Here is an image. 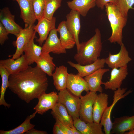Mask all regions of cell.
Listing matches in <instances>:
<instances>
[{"instance_id":"cell-22","label":"cell","mask_w":134,"mask_h":134,"mask_svg":"<svg viewBox=\"0 0 134 134\" xmlns=\"http://www.w3.org/2000/svg\"><path fill=\"white\" fill-rule=\"evenodd\" d=\"M134 125V115L124 116L114 119L112 123L111 133L124 134L133 129Z\"/></svg>"},{"instance_id":"cell-34","label":"cell","mask_w":134,"mask_h":134,"mask_svg":"<svg viewBox=\"0 0 134 134\" xmlns=\"http://www.w3.org/2000/svg\"><path fill=\"white\" fill-rule=\"evenodd\" d=\"M8 34L5 27L0 22V43L1 45H2L5 41L8 39Z\"/></svg>"},{"instance_id":"cell-31","label":"cell","mask_w":134,"mask_h":134,"mask_svg":"<svg viewBox=\"0 0 134 134\" xmlns=\"http://www.w3.org/2000/svg\"><path fill=\"white\" fill-rule=\"evenodd\" d=\"M62 0H45L43 17L51 20L56 11L61 6Z\"/></svg>"},{"instance_id":"cell-1","label":"cell","mask_w":134,"mask_h":134,"mask_svg":"<svg viewBox=\"0 0 134 134\" xmlns=\"http://www.w3.org/2000/svg\"><path fill=\"white\" fill-rule=\"evenodd\" d=\"M48 86L47 74L36 66H29L19 73L10 75L8 87L27 103L45 93Z\"/></svg>"},{"instance_id":"cell-23","label":"cell","mask_w":134,"mask_h":134,"mask_svg":"<svg viewBox=\"0 0 134 134\" xmlns=\"http://www.w3.org/2000/svg\"><path fill=\"white\" fill-rule=\"evenodd\" d=\"M56 29L59 33V39L63 47L66 49L73 48L76 44L75 41L73 36L67 29L65 21L60 22Z\"/></svg>"},{"instance_id":"cell-32","label":"cell","mask_w":134,"mask_h":134,"mask_svg":"<svg viewBox=\"0 0 134 134\" xmlns=\"http://www.w3.org/2000/svg\"><path fill=\"white\" fill-rule=\"evenodd\" d=\"M33 1L37 20L39 21L43 17L45 0H33Z\"/></svg>"},{"instance_id":"cell-24","label":"cell","mask_w":134,"mask_h":134,"mask_svg":"<svg viewBox=\"0 0 134 134\" xmlns=\"http://www.w3.org/2000/svg\"><path fill=\"white\" fill-rule=\"evenodd\" d=\"M68 73L67 67L63 65L56 67L52 76L53 83L56 89L60 91L67 89Z\"/></svg>"},{"instance_id":"cell-37","label":"cell","mask_w":134,"mask_h":134,"mask_svg":"<svg viewBox=\"0 0 134 134\" xmlns=\"http://www.w3.org/2000/svg\"><path fill=\"white\" fill-rule=\"evenodd\" d=\"M47 132L45 131L39 130L34 129V128L29 130L25 134H47Z\"/></svg>"},{"instance_id":"cell-30","label":"cell","mask_w":134,"mask_h":134,"mask_svg":"<svg viewBox=\"0 0 134 134\" xmlns=\"http://www.w3.org/2000/svg\"><path fill=\"white\" fill-rule=\"evenodd\" d=\"M0 74L1 78V85L0 89V105H4L9 108L11 105L5 101L4 98L5 92L9 86V78L10 75L6 68L0 64Z\"/></svg>"},{"instance_id":"cell-25","label":"cell","mask_w":134,"mask_h":134,"mask_svg":"<svg viewBox=\"0 0 134 134\" xmlns=\"http://www.w3.org/2000/svg\"><path fill=\"white\" fill-rule=\"evenodd\" d=\"M96 0H73L67 2L68 7L71 10L78 12L82 16H86L89 10L94 7Z\"/></svg>"},{"instance_id":"cell-35","label":"cell","mask_w":134,"mask_h":134,"mask_svg":"<svg viewBox=\"0 0 134 134\" xmlns=\"http://www.w3.org/2000/svg\"><path fill=\"white\" fill-rule=\"evenodd\" d=\"M118 0H96V5L98 8L103 9L108 3H113L118 5Z\"/></svg>"},{"instance_id":"cell-39","label":"cell","mask_w":134,"mask_h":134,"mask_svg":"<svg viewBox=\"0 0 134 134\" xmlns=\"http://www.w3.org/2000/svg\"><path fill=\"white\" fill-rule=\"evenodd\" d=\"M71 129L73 134H82L75 127L73 128H71Z\"/></svg>"},{"instance_id":"cell-41","label":"cell","mask_w":134,"mask_h":134,"mask_svg":"<svg viewBox=\"0 0 134 134\" xmlns=\"http://www.w3.org/2000/svg\"><path fill=\"white\" fill-rule=\"evenodd\" d=\"M13 0V1H16L17 2L18 1H19L20 0Z\"/></svg>"},{"instance_id":"cell-13","label":"cell","mask_w":134,"mask_h":134,"mask_svg":"<svg viewBox=\"0 0 134 134\" xmlns=\"http://www.w3.org/2000/svg\"><path fill=\"white\" fill-rule=\"evenodd\" d=\"M57 32L56 28L50 32L42 47V53H49L51 52L59 54L66 53V49L62 45L60 39L58 37Z\"/></svg>"},{"instance_id":"cell-10","label":"cell","mask_w":134,"mask_h":134,"mask_svg":"<svg viewBox=\"0 0 134 134\" xmlns=\"http://www.w3.org/2000/svg\"><path fill=\"white\" fill-rule=\"evenodd\" d=\"M67 89L73 94L79 97L83 91L86 92L89 91L88 84L84 78L78 73L68 74Z\"/></svg>"},{"instance_id":"cell-14","label":"cell","mask_w":134,"mask_h":134,"mask_svg":"<svg viewBox=\"0 0 134 134\" xmlns=\"http://www.w3.org/2000/svg\"><path fill=\"white\" fill-rule=\"evenodd\" d=\"M38 102L34 107L39 114L43 115L50 109L52 110L58 102V95L54 91L46 93H45L38 98Z\"/></svg>"},{"instance_id":"cell-18","label":"cell","mask_w":134,"mask_h":134,"mask_svg":"<svg viewBox=\"0 0 134 134\" xmlns=\"http://www.w3.org/2000/svg\"><path fill=\"white\" fill-rule=\"evenodd\" d=\"M108 94L103 92L97 95L93 106V122L100 123L103 114L108 106Z\"/></svg>"},{"instance_id":"cell-42","label":"cell","mask_w":134,"mask_h":134,"mask_svg":"<svg viewBox=\"0 0 134 134\" xmlns=\"http://www.w3.org/2000/svg\"><path fill=\"white\" fill-rule=\"evenodd\" d=\"M133 130L134 131V125L133 126Z\"/></svg>"},{"instance_id":"cell-19","label":"cell","mask_w":134,"mask_h":134,"mask_svg":"<svg viewBox=\"0 0 134 134\" xmlns=\"http://www.w3.org/2000/svg\"><path fill=\"white\" fill-rule=\"evenodd\" d=\"M109 71L108 68L99 69L90 74L84 77L87 83L89 91L100 93L103 92V89L101 85L102 84V77L104 74Z\"/></svg>"},{"instance_id":"cell-38","label":"cell","mask_w":134,"mask_h":134,"mask_svg":"<svg viewBox=\"0 0 134 134\" xmlns=\"http://www.w3.org/2000/svg\"><path fill=\"white\" fill-rule=\"evenodd\" d=\"M52 132L53 134H65L59 126L55 123L53 127Z\"/></svg>"},{"instance_id":"cell-2","label":"cell","mask_w":134,"mask_h":134,"mask_svg":"<svg viewBox=\"0 0 134 134\" xmlns=\"http://www.w3.org/2000/svg\"><path fill=\"white\" fill-rule=\"evenodd\" d=\"M95 33L88 40L80 43L79 51L74 57L79 64L84 65L92 63L100 56L102 48L101 34L98 28L95 29Z\"/></svg>"},{"instance_id":"cell-40","label":"cell","mask_w":134,"mask_h":134,"mask_svg":"<svg viewBox=\"0 0 134 134\" xmlns=\"http://www.w3.org/2000/svg\"><path fill=\"white\" fill-rule=\"evenodd\" d=\"M125 134H134V131L132 129L131 130L125 132Z\"/></svg>"},{"instance_id":"cell-6","label":"cell","mask_w":134,"mask_h":134,"mask_svg":"<svg viewBox=\"0 0 134 134\" xmlns=\"http://www.w3.org/2000/svg\"><path fill=\"white\" fill-rule=\"evenodd\" d=\"M97 95L96 92L89 91L84 96H80L79 118L86 123L93 122V106Z\"/></svg>"},{"instance_id":"cell-5","label":"cell","mask_w":134,"mask_h":134,"mask_svg":"<svg viewBox=\"0 0 134 134\" xmlns=\"http://www.w3.org/2000/svg\"><path fill=\"white\" fill-rule=\"evenodd\" d=\"M127 89V88H120L114 91L113 102L110 106L107 107L103 114L100 123L103 126L104 131L105 134L111 133L113 123L111 119V114L114 107L119 100L124 98L132 92V90H130L126 92Z\"/></svg>"},{"instance_id":"cell-26","label":"cell","mask_w":134,"mask_h":134,"mask_svg":"<svg viewBox=\"0 0 134 134\" xmlns=\"http://www.w3.org/2000/svg\"><path fill=\"white\" fill-rule=\"evenodd\" d=\"M52 110L51 114L55 120H58L71 128L74 127L73 118L62 104L58 102Z\"/></svg>"},{"instance_id":"cell-15","label":"cell","mask_w":134,"mask_h":134,"mask_svg":"<svg viewBox=\"0 0 134 134\" xmlns=\"http://www.w3.org/2000/svg\"><path fill=\"white\" fill-rule=\"evenodd\" d=\"M0 20L9 34H11L17 37L22 28L15 20V17L9 8L5 7L0 10Z\"/></svg>"},{"instance_id":"cell-20","label":"cell","mask_w":134,"mask_h":134,"mask_svg":"<svg viewBox=\"0 0 134 134\" xmlns=\"http://www.w3.org/2000/svg\"><path fill=\"white\" fill-rule=\"evenodd\" d=\"M67 63L70 66L76 69L78 71V74L83 77L99 69L103 68L105 64V59L99 58L92 63L84 65L77 63L75 64L71 61H68Z\"/></svg>"},{"instance_id":"cell-43","label":"cell","mask_w":134,"mask_h":134,"mask_svg":"<svg viewBox=\"0 0 134 134\" xmlns=\"http://www.w3.org/2000/svg\"><path fill=\"white\" fill-rule=\"evenodd\" d=\"M133 110H134V108H133Z\"/></svg>"},{"instance_id":"cell-29","label":"cell","mask_w":134,"mask_h":134,"mask_svg":"<svg viewBox=\"0 0 134 134\" xmlns=\"http://www.w3.org/2000/svg\"><path fill=\"white\" fill-rule=\"evenodd\" d=\"M37 112L28 116L21 124L15 128L8 131L0 130V134H23L30 129L34 128L35 125L31 124L30 120L35 116Z\"/></svg>"},{"instance_id":"cell-12","label":"cell","mask_w":134,"mask_h":134,"mask_svg":"<svg viewBox=\"0 0 134 134\" xmlns=\"http://www.w3.org/2000/svg\"><path fill=\"white\" fill-rule=\"evenodd\" d=\"M17 2L20 10V17L25 23V28L34 26L37 19L33 0H21Z\"/></svg>"},{"instance_id":"cell-16","label":"cell","mask_w":134,"mask_h":134,"mask_svg":"<svg viewBox=\"0 0 134 134\" xmlns=\"http://www.w3.org/2000/svg\"><path fill=\"white\" fill-rule=\"evenodd\" d=\"M56 20V17H54L51 20L43 17L38 21L36 25L34 26V30L38 33L39 36V38L36 39V41L40 45H42L46 40L50 32L55 28Z\"/></svg>"},{"instance_id":"cell-28","label":"cell","mask_w":134,"mask_h":134,"mask_svg":"<svg viewBox=\"0 0 134 134\" xmlns=\"http://www.w3.org/2000/svg\"><path fill=\"white\" fill-rule=\"evenodd\" d=\"M53 58L49 53H42L35 62L36 66L47 75L52 76L53 71L55 69L56 65L54 63Z\"/></svg>"},{"instance_id":"cell-4","label":"cell","mask_w":134,"mask_h":134,"mask_svg":"<svg viewBox=\"0 0 134 134\" xmlns=\"http://www.w3.org/2000/svg\"><path fill=\"white\" fill-rule=\"evenodd\" d=\"M58 95V102L65 106L73 119L79 118L80 97L74 95L67 89L60 91Z\"/></svg>"},{"instance_id":"cell-7","label":"cell","mask_w":134,"mask_h":134,"mask_svg":"<svg viewBox=\"0 0 134 134\" xmlns=\"http://www.w3.org/2000/svg\"><path fill=\"white\" fill-rule=\"evenodd\" d=\"M33 26L22 29L16 37L15 44L16 50L12 58L16 59L23 54L24 49L27 45L32 40L36 38V32Z\"/></svg>"},{"instance_id":"cell-36","label":"cell","mask_w":134,"mask_h":134,"mask_svg":"<svg viewBox=\"0 0 134 134\" xmlns=\"http://www.w3.org/2000/svg\"><path fill=\"white\" fill-rule=\"evenodd\" d=\"M55 124L58 125L65 134H73L71 127L64 124L58 120H56Z\"/></svg>"},{"instance_id":"cell-27","label":"cell","mask_w":134,"mask_h":134,"mask_svg":"<svg viewBox=\"0 0 134 134\" xmlns=\"http://www.w3.org/2000/svg\"><path fill=\"white\" fill-rule=\"evenodd\" d=\"M24 52L29 65L33 64L39 59L42 53V47L32 40L26 47Z\"/></svg>"},{"instance_id":"cell-3","label":"cell","mask_w":134,"mask_h":134,"mask_svg":"<svg viewBox=\"0 0 134 134\" xmlns=\"http://www.w3.org/2000/svg\"><path fill=\"white\" fill-rule=\"evenodd\" d=\"M105 7L112 30L111 35L108 40L111 43H117L120 46L123 43V30L126 24L127 17L123 14L115 3H108Z\"/></svg>"},{"instance_id":"cell-17","label":"cell","mask_w":134,"mask_h":134,"mask_svg":"<svg viewBox=\"0 0 134 134\" xmlns=\"http://www.w3.org/2000/svg\"><path fill=\"white\" fill-rule=\"evenodd\" d=\"M0 64L6 68L10 75L18 73L26 69L29 66L24 54L16 59L9 58L1 60Z\"/></svg>"},{"instance_id":"cell-21","label":"cell","mask_w":134,"mask_h":134,"mask_svg":"<svg viewBox=\"0 0 134 134\" xmlns=\"http://www.w3.org/2000/svg\"><path fill=\"white\" fill-rule=\"evenodd\" d=\"M73 125L82 134H104L102 126L100 124L94 122L86 123L79 118L73 119Z\"/></svg>"},{"instance_id":"cell-11","label":"cell","mask_w":134,"mask_h":134,"mask_svg":"<svg viewBox=\"0 0 134 134\" xmlns=\"http://www.w3.org/2000/svg\"><path fill=\"white\" fill-rule=\"evenodd\" d=\"M131 60L128 51L123 43L120 45L119 52L115 54L109 53L108 57L105 59V62L109 68L112 69L119 68L127 65Z\"/></svg>"},{"instance_id":"cell-8","label":"cell","mask_w":134,"mask_h":134,"mask_svg":"<svg viewBox=\"0 0 134 134\" xmlns=\"http://www.w3.org/2000/svg\"><path fill=\"white\" fill-rule=\"evenodd\" d=\"M80 15V14L77 11L71 10L66 15L65 21L67 29L75 39L77 52H79L80 46L79 37L81 27Z\"/></svg>"},{"instance_id":"cell-33","label":"cell","mask_w":134,"mask_h":134,"mask_svg":"<svg viewBox=\"0 0 134 134\" xmlns=\"http://www.w3.org/2000/svg\"><path fill=\"white\" fill-rule=\"evenodd\" d=\"M118 5L123 14L126 17L128 16V12L130 9L134 10L132 6L134 4V0H118Z\"/></svg>"},{"instance_id":"cell-9","label":"cell","mask_w":134,"mask_h":134,"mask_svg":"<svg viewBox=\"0 0 134 134\" xmlns=\"http://www.w3.org/2000/svg\"><path fill=\"white\" fill-rule=\"evenodd\" d=\"M128 74L127 65L119 68L112 69L110 78L108 81L103 82L106 90L109 89L115 91L120 88L123 81Z\"/></svg>"}]
</instances>
